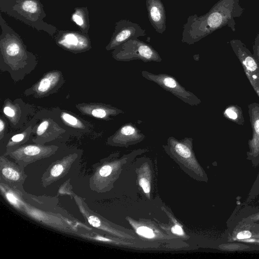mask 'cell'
<instances>
[{"label":"cell","instance_id":"cell-12","mask_svg":"<svg viewBox=\"0 0 259 259\" xmlns=\"http://www.w3.org/2000/svg\"><path fill=\"white\" fill-rule=\"evenodd\" d=\"M61 79V73L57 71L48 73L33 87V91L37 95H45L51 91Z\"/></svg>","mask_w":259,"mask_h":259},{"label":"cell","instance_id":"cell-3","mask_svg":"<svg viewBox=\"0 0 259 259\" xmlns=\"http://www.w3.org/2000/svg\"><path fill=\"white\" fill-rule=\"evenodd\" d=\"M0 27L1 54L5 61L11 64H20L33 56L26 50L20 36L7 23L1 15Z\"/></svg>","mask_w":259,"mask_h":259},{"label":"cell","instance_id":"cell-16","mask_svg":"<svg viewBox=\"0 0 259 259\" xmlns=\"http://www.w3.org/2000/svg\"><path fill=\"white\" fill-rule=\"evenodd\" d=\"M45 148L36 145H27L17 150V153L28 156H35L43 153Z\"/></svg>","mask_w":259,"mask_h":259},{"label":"cell","instance_id":"cell-5","mask_svg":"<svg viewBox=\"0 0 259 259\" xmlns=\"http://www.w3.org/2000/svg\"><path fill=\"white\" fill-rule=\"evenodd\" d=\"M141 74L146 79L155 82L191 106H197L201 102L195 94L186 90L175 77L165 73L156 74L145 70L142 71Z\"/></svg>","mask_w":259,"mask_h":259},{"label":"cell","instance_id":"cell-15","mask_svg":"<svg viewBox=\"0 0 259 259\" xmlns=\"http://www.w3.org/2000/svg\"><path fill=\"white\" fill-rule=\"evenodd\" d=\"M223 116L227 119L239 125H243L244 118L240 107L236 105H231L226 107L223 112Z\"/></svg>","mask_w":259,"mask_h":259},{"label":"cell","instance_id":"cell-4","mask_svg":"<svg viewBox=\"0 0 259 259\" xmlns=\"http://www.w3.org/2000/svg\"><path fill=\"white\" fill-rule=\"evenodd\" d=\"M112 55L119 61L140 60L146 63L162 61L158 53L151 46L137 37L131 38L117 46L113 50Z\"/></svg>","mask_w":259,"mask_h":259},{"label":"cell","instance_id":"cell-8","mask_svg":"<svg viewBox=\"0 0 259 259\" xmlns=\"http://www.w3.org/2000/svg\"><path fill=\"white\" fill-rule=\"evenodd\" d=\"M146 31L138 24L128 20L122 19L116 22L114 31L106 50H114L117 46L133 37L144 36Z\"/></svg>","mask_w":259,"mask_h":259},{"label":"cell","instance_id":"cell-6","mask_svg":"<svg viewBox=\"0 0 259 259\" xmlns=\"http://www.w3.org/2000/svg\"><path fill=\"white\" fill-rule=\"evenodd\" d=\"M230 44L259 98V66L255 59L241 40L233 39L230 41Z\"/></svg>","mask_w":259,"mask_h":259},{"label":"cell","instance_id":"cell-29","mask_svg":"<svg viewBox=\"0 0 259 259\" xmlns=\"http://www.w3.org/2000/svg\"><path fill=\"white\" fill-rule=\"evenodd\" d=\"M171 231L175 233L178 235H182L183 234V231L182 228L179 225H175L171 229Z\"/></svg>","mask_w":259,"mask_h":259},{"label":"cell","instance_id":"cell-9","mask_svg":"<svg viewBox=\"0 0 259 259\" xmlns=\"http://www.w3.org/2000/svg\"><path fill=\"white\" fill-rule=\"evenodd\" d=\"M145 135L133 123H126L108 138V143L112 145L128 146L143 141Z\"/></svg>","mask_w":259,"mask_h":259},{"label":"cell","instance_id":"cell-28","mask_svg":"<svg viewBox=\"0 0 259 259\" xmlns=\"http://www.w3.org/2000/svg\"><path fill=\"white\" fill-rule=\"evenodd\" d=\"M251 236V233L249 231H243L239 232L237 235V238L239 239H247Z\"/></svg>","mask_w":259,"mask_h":259},{"label":"cell","instance_id":"cell-13","mask_svg":"<svg viewBox=\"0 0 259 259\" xmlns=\"http://www.w3.org/2000/svg\"><path fill=\"white\" fill-rule=\"evenodd\" d=\"M248 111L252 128V138L249 141L254 150L259 149V104L250 103L248 105Z\"/></svg>","mask_w":259,"mask_h":259},{"label":"cell","instance_id":"cell-1","mask_svg":"<svg viewBox=\"0 0 259 259\" xmlns=\"http://www.w3.org/2000/svg\"><path fill=\"white\" fill-rule=\"evenodd\" d=\"M244 10L239 0H219L205 14L188 18L184 25L182 41L193 45L224 27L235 32V19L240 17Z\"/></svg>","mask_w":259,"mask_h":259},{"label":"cell","instance_id":"cell-18","mask_svg":"<svg viewBox=\"0 0 259 259\" xmlns=\"http://www.w3.org/2000/svg\"><path fill=\"white\" fill-rule=\"evenodd\" d=\"M3 175L7 179L16 181L20 179L19 173L11 167H5L2 169Z\"/></svg>","mask_w":259,"mask_h":259},{"label":"cell","instance_id":"cell-24","mask_svg":"<svg viewBox=\"0 0 259 259\" xmlns=\"http://www.w3.org/2000/svg\"><path fill=\"white\" fill-rule=\"evenodd\" d=\"M64 167L60 163L55 165L51 169L50 175L52 177L55 178L59 176L63 171Z\"/></svg>","mask_w":259,"mask_h":259},{"label":"cell","instance_id":"cell-11","mask_svg":"<svg viewBox=\"0 0 259 259\" xmlns=\"http://www.w3.org/2000/svg\"><path fill=\"white\" fill-rule=\"evenodd\" d=\"M78 108L84 114L106 120L111 119L110 116L124 113L121 109L104 104H84Z\"/></svg>","mask_w":259,"mask_h":259},{"label":"cell","instance_id":"cell-19","mask_svg":"<svg viewBox=\"0 0 259 259\" xmlns=\"http://www.w3.org/2000/svg\"><path fill=\"white\" fill-rule=\"evenodd\" d=\"M3 112L4 114L9 118L15 119L17 115V111L16 107L12 106V105L7 104L3 108Z\"/></svg>","mask_w":259,"mask_h":259},{"label":"cell","instance_id":"cell-10","mask_svg":"<svg viewBox=\"0 0 259 259\" xmlns=\"http://www.w3.org/2000/svg\"><path fill=\"white\" fill-rule=\"evenodd\" d=\"M148 16L151 25L157 32L162 34L166 29V16L161 0H146Z\"/></svg>","mask_w":259,"mask_h":259},{"label":"cell","instance_id":"cell-27","mask_svg":"<svg viewBox=\"0 0 259 259\" xmlns=\"http://www.w3.org/2000/svg\"><path fill=\"white\" fill-rule=\"evenodd\" d=\"M88 221L90 225L94 227L98 228L101 226L100 220L94 215H91L88 218Z\"/></svg>","mask_w":259,"mask_h":259},{"label":"cell","instance_id":"cell-21","mask_svg":"<svg viewBox=\"0 0 259 259\" xmlns=\"http://www.w3.org/2000/svg\"><path fill=\"white\" fill-rule=\"evenodd\" d=\"M51 122L49 120H43L38 126L36 134L38 136H42L49 128Z\"/></svg>","mask_w":259,"mask_h":259},{"label":"cell","instance_id":"cell-22","mask_svg":"<svg viewBox=\"0 0 259 259\" xmlns=\"http://www.w3.org/2000/svg\"><path fill=\"white\" fill-rule=\"evenodd\" d=\"M137 232L147 238H152L154 237V233L151 229L146 227H140L138 228L137 230Z\"/></svg>","mask_w":259,"mask_h":259},{"label":"cell","instance_id":"cell-31","mask_svg":"<svg viewBox=\"0 0 259 259\" xmlns=\"http://www.w3.org/2000/svg\"><path fill=\"white\" fill-rule=\"evenodd\" d=\"M5 128V123L3 120V119L2 118H1L0 119V133H1V136H2V134L4 132Z\"/></svg>","mask_w":259,"mask_h":259},{"label":"cell","instance_id":"cell-17","mask_svg":"<svg viewBox=\"0 0 259 259\" xmlns=\"http://www.w3.org/2000/svg\"><path fill=\"white\" fill-rule=\"evenodd\" d=\"M61 117L66 123L72 127L82 128L83 126L82 123L78 119L68 113L62 112Z\"/></svg>","mask_w":259,"mask_h":259},{"label":"cell","instance_id":"cell-7","mask_svg":"<svg viewBox=\"0 0 259 259\" xmlns=\"http://www.w3.org/2000/svg\"><path fill=\"white\" fill-rule=\"evenodd\" d=\"M55 40L58 46L74 53L84 52L92 48L89 35L80 31L59 30Z\"/></svg>","mask_w":259,"mask_h":259},{"label":"cell","instance_id":"cell-30","mask_svg":"<svg viewBox=\"0 0 259 259\" xmlns=\"http://www.w3.org/2000/svg\"><path fill=\"white\" fill-rule=\"evenodd\" d=\"M7 198L9 200V201L12 203H13L14 204L17 205L18 204V201L16 198L11 193H7L6 194Z\"/></svg>","mask_w":259,"mask_h":259},{"label":"cell","instance_id":"cell-23","mask_svg":"<svg viewBox=\"0 0 259 259\" xmlns=\"http://www.w3.org/2000/svg\"><path fill=\"white\" fill-rule=\"evenodd\" d=\"M253 56L255 59L259 66V33H258L255 38L254 43L252 46Z\"/></svg>","mask_w":259,"mask_h":259},{"label":"cell","instance_id":"cell-25","mask_svg":"<svg viewBox=\"0 0 259 259\" xmlns=\"http://www.w3.org/2000/svg\"><path fill=\"white\" fill-rule=\"evenodd\" d=\"M139 185L142 188L144 192L149 194L150 191V185L149 181L145 178H141L139 181Z\"/></svg>","mask_w":259,"mask_h":259},{"label":"cell","instance_id":"cell-2","mask_svg":"<svg viewBox=\"0 0 259 259\" xmlns=\"http://www.w3.org/2000/svg\"><path fill=\"white\" fill-rule=\"evenodd\" d=\"M0 10L11 17L53 37L57 28L44 20L47 15L39 0H0Z\"/></svg>","mask_w":259,"mask_h":259},{"label":"cell","instance_id":"cell-26","mask_svg":"<svg viewBox=\"0 0 259 259\" xmlns=\"http://www.w3.org/2000/svg\"><path fill=\"white\" fill-rule=\"evenodd\" d=\"M112 170V167L109 165L102 166L99 170V175L102 177H106L110 175Z\"/></svg>","mask_w":259,"mask_h":259},{"label":"cell","instance_id":"cell-20","mask_svg":"<svg viewBox=\"0 0 259 259\" xmlns=\"http://www.w3.org/2000/svg\"><path fill=\"white\" fill-rule=\"evenodd\" d=\"M28 132H24L22 133L16 134L13 136L9 142L10 145H13L18 144L24 140L25 137L28 135Z\"/></svg>","mask_w":259,"mask_h":259},{"label":"cell","instance_id":"cell-14","mask_svg":"<svg viewBox=\"0 0 259 259\" xmlns=\"http://www.w3.org/2000/svg\"><path fill=\"white\" fill-rule=\"evenodd\" d=\"M71 20L80 31L88 33L90 28L89 11L87 7H76L71 15Z\"/></svg>","mask_w":259,"mask_h":259}]
</instances>
